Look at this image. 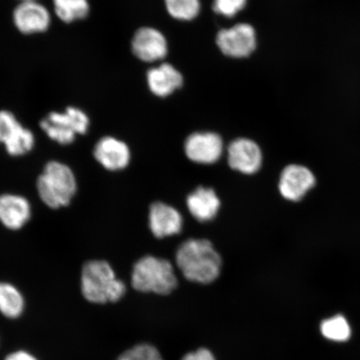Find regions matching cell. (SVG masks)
I'll use <instances>...</instances> for the list:
<instances>
[{"instance_id":"7402d4cb","label":"cell","mask_w":360,"mask_h":360,"mask_svg":"<svg viewBox=\"0 0 360 360\" xmlns=\"http://www.w3.org/2000/svg\"><path fill=\"white\" fill-rule=\"evenodd\" d=\"M118 360H163L154 346L143 344L135 346L120 355Z\"/></svg>"},{"instance_id":"ffe728a7","label":"cell","mask_w":360,"mask_h":360,"mask_svg":"<svg viewBox=\"0 0 360 360\" xmlns=\"http://www.w3.org/2000/svg\"><path fill=\"white\" fill-rule=\"evenodd\" d=\"M321 330L326 339L335 342H345L351 336V328L343 315L337 314L321 323Z\"/></svg>"},{"instance_id":"484cf974","label":"cell","mask_w":360,"mask_h":360,"mask_svg":"<svg viewBox=\"0 0 360 360\" xmlns=\"http://www.w3.org/2000/svg\"><path fill=\"white\" fill-rule=\"evenodd\" d=\"M20 2H25V1H36V0H20Z\"/></svg>"},{"instance_id":"6da1fadb","label":"cell","mask_w":360,"mask_h":360,"mask_svg":"<svg viewBox=\"0 0 360 360\" xmlns=\"http://www.w3.org/2000/svg\"><path fill=\"white\" fill-rule=\"evenodd\" d=\"M176 264L188 281L206 285L219 277L222 260L210 241L191 238L179 247Z\"/></svg>"},{"instance_id":"e0dca14e","label":"cell","mask_w":360,"mask_h":360,"mask_svg":"<svg viewBox=\"0 0 360 360\" xmlns=\"http://www.w3.org/2000/svg\"><path fill=\"white\" fill-rule=\"evenodd\" d=\"M147 81L151 92L159 97H166L183 84L181 74L169 64H163L148 71Z\"/></svg>"},{"instance_id":"30bf717a","label":"cell","mask_w":360,"mask_h":360,"mask_svg":"<svg viewBox=\"0 0 360 360\" xmlns=\"http://www.w3.org/2000/svg\"><path fill=\"white\" fill-rule=\"evenodd\" d=\"M132 52L139 60L153 63L167 55V41L163 34L150 27H143L135 32L131 42Z\"/></svg>"},{"instance_id":"ac0fdd59","label":"cell","mask_w":360,"mask_h":360,"mask_svg":"<svg viewBox=\"0 0 360 360\" xmlns=\"http://www.w3.org/2000/svg\"><path fill=\"white\" fill-rule=\"evenodd\" d=\"M25 309V299L20 291L10 283L0 282V312L4 316L15 319Z\"/></svg>"},{"instance_id":"3957f363","label":"cell","mask_w":360,"mask_h":360,"mask_svg":"<svg viewBox=\"0 0 360 360\" xmlns=\"http://www.w3.org/2000/svg\"><path fill=\"white\" fill-rule=\"evenodd\" d=\"M36 186L44 204L53 210L69 205L78 188L73 170L56 160L44 166Z\"/></svg>"},{"instance_id":"cb8c5ba5","label":"cell","mask_w":360,"mask_h":360,"mask_svg":"<svg viewBox=\"0 0 360 360\" xmlns=\"http://www.w3.org/2000/svg\"><path fill=\"white\" fill-rule=\"evenodd\" d=\"M182 360H215V359L210 350L200 349L195 352L186 354Z\"/></svg>"},{"instance_id":"7c38bea8","label":"cell","mask_w":360,"mask_h":360,"mask_svg":"<svg viewBox=\"0 0 360 360\" xmlns=\"http://www.w3.org/2000/svg\"><path fill=\"white\" fill-rule=\"evenodd\" d=\"M228 162L233 169L252 174L262 165V153L257 143L248 139H238L228 148Z\"/></svg>"},{"instance_id":"603a6c76","label":"cell","mask_w":360,"mask_h":360,"mask_svg":"<svg viewBox=\"0 0 360 360\" xmlns=\"http://www.w3.org/2000/svg\"><path fill=\"white\" fill-rule=\"evenodd\" d=\"M247 0H214V11L224 17L232 18L243 10Z\"/></svg>"},{"instance_id":"2e32d148","label":"cell","mask_w":360,"mask_h":360,"mask_svg":"<svg viewBox=\"0 0 360 360\" xmlns=\"http://www.w3.org/2000/svg\"><path fill=\"white\" fill-rule=\"evenodd\" d=\"M187 207L198 221L207 222L217 215L220 200L213 188L199 187L188 196Z\"/></svg>"},{"instance_id":"52a82bcc","label":"cell","mask_w":360,"mask_h":360,"mask_svg":"<svg viewBox=\"0 0 360 360\" xmlns=\"http://www.w3.org/2000/svg\"><path fill=\"white\" fill-rule=\"evenodd\" d=\"M216 44L224 55L232 58H246L256 48L255 31L250 25L238 24L220 30Z\"/></svg>"},{"instance_id":"d4e9b609","label":"cell","mask_w":360,"mask_h":360,"mask_svg":"<svg viewBox=\"0 0 360 360\" xmlns=\"http://www.w3.org/2000/svg\"><path fill=\"white\" fill-rule=\"evenodd\" d=\"M6 360H37L33 355L25 352V351H18V352L13 353L6 359Z\"/></svg>"},{"instance_id":"44dd1931","label":"cell","mask_w":360,"mask_h":360,"mask_svg":"<svg viewBox=\"0 0 360 360\" xmlns=\"http://www.w3.org/2000/svg\"><path fill=\"white\" fill-rule=\"evenodd\" d=\"M171 16L179 20H191L199 15V0H165Z\"/></svg>"},{"instance_id":"7a4b0ae2","label":"cell","mask_w":360,"mask_h":360,"mask_svg":"<svg viewBox=\"0 0 360 360\" xmlns=\"http://www.w3.org/2000/svg\"><path fill=\"white\" fill-rule=\"evenodd\" d=\"M81 291L89 302L114 303L125 295L126 286L107 261L96 259L88 261L83 266Z\"/></svg>"},{"instance_id":"9a60e30c","label":"cell","mask_w":360,"mask_h":360,"mask_svg":"<svg viewBox=\"0 0 360 360\" xmlns=\"http://www.w3.org/2000/svg\"><path fill=\"white\" fill-rule=\"evenodd\" d=\"M148 224L153 235L162 238L177 235L181 231L183 219L174 207L156 202L150 206Z\"/></svg>"},{"instance_id":"8992f818","label":"cell","mask_w":360,"mask_h":360,"mask_svg":"<svg viewBox=\"0 0 360 360\" xmlns=\"http://www.w3.org/2000/svg\"><path fill=\"white\" fill-rule=\"evenodd\" d=\"M0 143L6 147L8 155L17 157L33 150L35 138L33 132L24 127L12 112L0 110Z\"/></svg>"},{"instance_id":"d6986e66","label":"cell","mask_w":360,"mask_h":360,"mask_svg":"<svg viewBox=\"0 0 360 360\" xmlns=\"http://www.w3.org/2000/svg\"><path fill=\"white\" fill-rule=\"evenodd\" d=\"M56 16L65 24L84 20L90 11L89 0H53Z\"/></svg>"},{"instance_id":"9c48e42d","label":"cell","mask_w":360,"mask_h":360,"mask_svg":"<svg viewBox=\"0 0 360 360\" xmlns=\"http://www.w3.org/2000/svg\"><path fill=\"white\" fill-rule=\"evenodd\" d=\"M184 150L188 159L195 163L214 164L223 154V141L217 134L195 133L186 139Z\"/></svg>"},{"instance_id":"8fae6325","label":"cell","mask_w":360,"mask_h":360,"mask_svg":"<svg viewBox=\"0 0 360 360\" xmlns=\"http://www.w3.org/2000/svg\"><path fill=\"white\" fill-rule=\"evenodd\" d=\"M315 184L314 174L302 165H291L282 171L278 190L287 200L300 201Z\"/></svg>"},{"instance_id":"5b68a950","label":"cell","mask_w":360,"mask_h":360,"mask_svg":"<svg viewBox=\"0 0 360 360\" xmlns=\"http://www.w3.org/2000/svg\"><path fill=\"white\" fill-rule=\"evenodd\" d=\"M86 112L76 107H68L64 112H51L40 121V128L52 141L62 146L71 145L78 134H85L89 128Z\"/></svg>"},{"instance_id":"5bb4252c","label":"cell","mask_w":360,"mask_h":360,"mask_svg":"<svg viewBox=\"0 0 360 360\" xmlns=\"http://www.w3.org/2000/svg\"><path fill=\"white\" fill-rule=\"evenodd\" d=\"M30 202L24 196L15 193L0 195V222L11 231H19L31 218Z\"/></svg>"},{"instance_id":"277c9868","label":"cell","mask_w":360,"mask_h":360,"mask_svg":"<svg viewBox=\"0 0 360 360\" xmlns=\"http://www.w3.org/2000/svg\"><path fill=\"white\" fill-rule=\"evenodd\" d=\"M131 285L139 292L169 295L177 287L178 280L169 260L146 256L134 265Z\"/></svg>"},{"instance_id":"4fadbf2b","label":"cell","mask_w":360,"mask_h":360,"mask_svg":"<svg viewBox=\"0 0 360 360\" xmlns=\"http://www.w3.org/2000/svg\"><path fill=\"white\" fill-rule=\"evenodd\" d=\"M93 154L98 163L110 171L125 169L131 159L129 146L124 141L112 136L101 138L94 146Z\"/></svg>"},{"instance_id":"ba28073f","label":"cell","mask_w":360,"mask_h":360,"mask_svg":"<svg viewBox=\"0 0 360 360\" xmlns=\"http://www.w3.org/2000/svg\"><path fill=\"white\" fill-rule=\"evenodd\" d=\"M51 13L38 0L20 2L13 12L16 29L24 34L44 33L51 25Z\"/></svg>"}]
</instances>
